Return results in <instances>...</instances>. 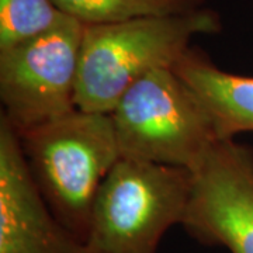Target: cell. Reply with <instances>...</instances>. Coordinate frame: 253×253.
I'll return each instance as SVG.
<instances>
[{
	"mask_svg": "<svg viewBox=\"0 0 253 253\" xmlns=\"http://www.w3.org/2000/svg\"><path fill=\"white\" fill-rule=\"evenodd\" d=\"M191 173L184 231L206 246L253 253V146L221 139Z\"/></svg>",
	"mask_w": 253,
	"mask_h": 253,
	"instance_id": "6",
	"label": "cell"
},
{
	"mask_svg": "<svg viewBox=\"0 0 253 253\" xmlns=\"http://www.w3.org/2000/svg\"><path fill=\"white\" fill-rule=\"evenodd\" d=\"M193 173L120 159L100 186L87 244L97 253H158L169 228L181 225Z\"/></svg>",
	"mask_w": 253,
	"mask_h": 253,
	"instance_id": "4",
	"label": "cell"
},
{
	"mask_svg": "<svg viewBox=\"0 0 253 253\" xmlns=\"http://www.w3.org/2000/svg\"><path fill=\"white\" fill-rule=\"evenodd\" d=\"M110 114L121 159L194 172L219 141L206 107L173 69L145 75Z\"/></svg>",
	"mask_w": 253,
	"mask_h": 253,
	"instance_id": "3",
	"label": "cell"
},
{
	"mask_svg": "<svg viewBox=\"0 0 253 253\" xmlns=\"http://www.w3.org/2000/svg\"><path fill=\"white\" fill-rule=\"evenodd\" d=\"M65 16L54 0H0V51L45 33Z\"/></svg>",
	"mask_w": 253,
	"mask_h": 253,
	"instance_id": "10",
	"label": "cell"
},
{
	"mask_svg": "<svg viewBox=\"0 0 253 253\" xmlns=\"http://www.w3.org/2000/svg\"><path fill=\"white\" fill-rule=\"evenodd\" d=\"M65 14L83 24L118 23L148 17L191 14L207 7V0H54Z\"/></svg>",
	"mask_w": 253,
	"mask_h": 253,
	"instance_id": "9",
	"label": "cell"
},
{
	"mask_svg": "<svg viewBox=\"0 0 253 253\" xmlns=\"http://www.w3.org/2000/svg\"><path fill=\"white\" fill-rule=\"evenodd\" d=\"M222 31V18L206 9L170 17L84 24L76 107L110 114L135 82L156 69H172L197 36Z\"/></svg>",
	"mask_w": 253,
	"mask_h": 253,
	"instance_id": "1",
	"label": "cell"
},
{
	"mask_svg": "<svg viewBox=\"0 0 253 253\" xmlns=\"http://www.w3.org/2000/svg\"><path fill=\"white\" fill-rule=\"evenodd\" d=\"M0 253H97L51 212L30 176L17 132L1 116Z\"/></svg>",
	"mask_w": 253,
	"mask_h": 253,
	"instance_id": "7",
	"label": "cell"
},
{
	"mask_svg": "<svg viewBox=\"0 0 253 253\" xmlns=\"http://www.w3.org/2000/svg\"><path fill=\"white\" fill-rule=\"evenodd\" d=\"M172 69L197 94L219 141L253 132V76L226 72L199 46H190Z\"/></svg>",
	"mask_w": 253,
	"mask_h": 253,
	"instance_id": "8",
	"label": "cell"
},
{
	"mask_svg": "<svg viewBox=\"0 0 253 253\" xmlns=\"http://www.w3.org/2000/svg\"><path fill=\"white\" fill-rule=\"evenodd\" d=\"M83 30L82 21L66 14L51 30L0 51L1 117L17 134L78 109Z\"/></svg>",
	"mask_w": 253,
	"mask_h": 253,
	"instance_id": "5",
	"label": "cell"
},
{
	"mask_svg": "<svg viewBox=\"0 0 253 253\" xmlns=\"http://www.w3.org/2000/svg\"><path fill=\"white\" fill-rule=\"evenodd\" d=\"M17 135L30 176L48 208L87 241L100 186L121 159L111 114L76 109Z\"/></svg>",
	"mask_w": 253,
	"mask_h": 253,
	"instance_id": "2",
	"label": "cell"
}]
</instances>
